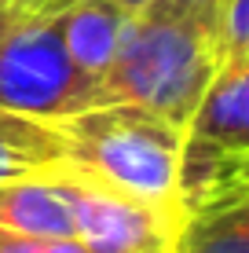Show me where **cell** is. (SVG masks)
I'll return each mask as SVG.
<instances>
[{"label": "cell", "instance_id": "1", "mask_svg": "<svg viewBox=\"0 0 249 253\" xmlns=\"http://www.w3.org/2000/svg\"><path fill=\"white\" fill-rule=\"evenodd\" d=\"M216 66L209 26L154 0L128 19L99 95L103 103H132L183 128Z\"/></svg>", "mask_w": 249, "mask_h": 253}, {"label": "cell", "instance_id": "2", "mask_svg": "<svg viewBox=\"0 0 249 253\" xmlns=\"http://www.w3.org/2000/svg\"><path fill=\"white\" fill-rule=\"evenodd\" d=\"M70 169L128 198L176 213V162L183 128L132 103H103L73 118L51 121Z\"/></svg>", "mask_w": 249, "mask_h": 253}, {"label": "cell", "instance_id": "3", "mask_svg": "<svg viewBox=\"0 0 249 253\" xmlns=\"http://www.w3.org/2000/svg\"><path fill=\"white\" fill-rule=\"evenodd\" d=\"M73 0H15L0 11V110L63 121L103 107L99 84L70 63L59 15Z\"/></svg>", "mask_w": 249, "mask_h": 253}, {"label": "cell", "instance_id": "4", "mask_svg": "<svg viewBox=\"0 0 249 253\" xmlns=\"http://www.w3.org/2000/svg\"><path fill=\"white\" fill-rule=\"evenodd\" d=\"M84 176L66 162H51L40 169L0 184V228L26 235H55L77 239L81 220Z\"/></svg>", "mask_w": 249, "mask_h": 253}, {"label": "cell", "instance_id": "5", "mask_svg": "<svg viewBox=\"0 0 249 253\" xmlns=\"http://www.w3.org/2000/svg\"><path fill=\"white\" fill-rule=\"evenodd\" d=\"M249 198V147H227L213 139L183 136L176 162V216L179 224L209 216Z\"/></svg>", "mask_w": 249, "mask_h": 253}, {"label": "cell", "instance_id": "6", "mask_svg": "<svg viewBox=\"0 0 249 253\" xmlns=\"http://www.w3.org/2000/svg\"><path fill=\"white\" fill-rule=\"evenodd\" d=\"M128 19H132V15L121 11L117 4H110V0H73V4L59 15V33H63L66 55L96 84L107 77V70L114 66Z\"/></svg>", "mask_w": 249, "mask_h": 253}, {"label": "cell", "instance_id": "7", "mask_svg": "<svg viewBox=\"0 0 249 253\" xmlns=\"http://www.w3.org/2000/svg\"><path fill=\"white\" fill-rule=\"evenodd\" d=\"M183 136L249 147V59H231L216 66L194 114L187 118Z\"/></svg>", "mask_w": 249, "mask_h": 253}, {"label": "cell", "instance_id": "8", "mask_svg": "<svg viewBox=\"0 0 249 253\" xmlns=\"http://www.w3.org/2000/svg\"><path fill=\"white\" fill-rule=\"evenodd\" d=\"M63 158L55 125L0 110V184Z\"/></svg>", "mask_w": 249, "mask_h": 253}, {"label": "cell", "instance_id": "9", "mask_svg": "<svg viewBox=\"0 0 249 253\" xmlns=\"http://www.w3.org/2000/svg\"><path fill=\"white\" fill-rule=\"evenodd\" d=\"M173 253H249V206L183 220L173 239Z\"/></svg>", "mask_w": 249, "mask_h": 253}, {"label": "cell", "instance_id": "10", "mask_svg": "<svg viewBox=\"0 0 249 253\" xmlns=\"http://www.w3.org/2000/svg\"><path fill=\"white\" fill-rule=\"evenodd\" d=\"M216 63L249 59V0H224L209 26Z\"/></svg>", "mask_w": 249, "mask_h": 253}, {"label": "cell", "instance_id": "11", "mask_svg": "<svg viewBox=\"0 0 249 253\" xmlns=\"http://www.w3.org/2000/svg\"><path fill=\"white\" fill-rule=\"evenodd\" d=\"M0 253H92L77 239H55V235H26L0 228Z\"/></svg>", "mask_w": 249, "mask_h": 253}, {"label": "cell", "instance_id": "12", "mask_svg": "<svg viewBox=\"0 0 249 253\" xmlns=\"http://www.w3.org/2000/svg\"><path fill=\"white\" fill-rule=\"evenodd\" d=\"M165 4L183 11V15H191V19H198V22H205V26H213V15H216V7L224 0H165Z\"/></svg>", "mask_w": 249, "mask_h": 253}, {"label": "cell", "instance_id": "13", "mask_svg": "<svg viewBox=\"0 0 249 253\" xmlns=\"http://www.w3.org/2000/svg\"><path fill=\"white\" fill-rule=\"evenodd\" d=\"M110 4H117V7H121V11L136 15V11H143V7H150L154 0H110Z\"/></svg>", "mask_w": 249, "mask_h": 253}, {"label": "cell", "instance_id": "14", "mask_svg": "<svg viewBox=\"0 0 249 253\" xmlns=\"http://www.w3.org/2000/svg\"><path fill=\"white\" fill-rule=\"evenodd\" d=\"M15 4V0H0V11H4V7H11Z\"/></svg>", "mask_w": 249, "mask_h": 253}, {"label": "cell", "instance_id": "15", "mask_svg": "<svg viewBox=\"0 0 249 253\" xmlns=\"http://www.w3.org/2000/svg\"><path fill=\"white\" fill-rule=\"evenodd\" d=\"M161 253H173V250H161Z\"/></svg>", "mask_w": 249, "mask_h": 253}]
</instances>
